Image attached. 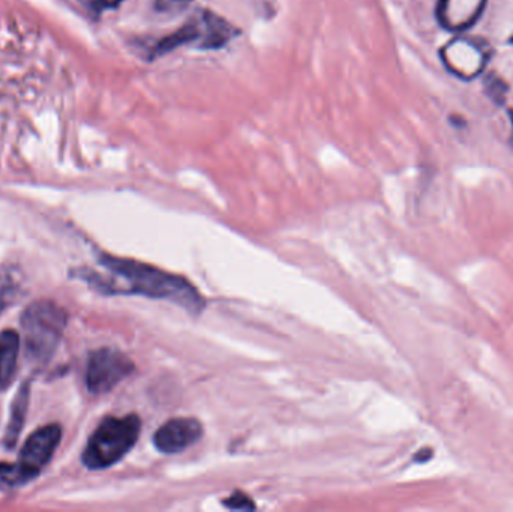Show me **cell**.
Here are the masks:
<instances>
[{"label":"cell","instance_id":"obj_6","mask_svg":"<svg viewBox=\"0 0 513 512\" xmlns=\"http://www.w3.org/2000/svg\"><path fill=\"white\" fill-rule=\"evenodd\" d=\"M492 56V49L486 41L473 37H458L441 49V59L447 70L464 80H471L482 74Z\"/></svg>","mask_w":513,"mask_h":512},{"label":"cell","instance_id":"obj_16","mask_svg":"<svg viewBox=\"0 0 513 512\" xmlns=\"http://www.w3.org/2000/svg\"><path fill=\"white\" fill-rule=\"evenodd\" d=\"M83 2L92 13L101 14L102 11L117 7L122 0H83Z\"/></svg>","mask_w":513,"mask_h":512},{"label":"cell","instance_id":"obj_20","mask_svg":"<svg viewBox=\"0 0 513 512\" xmlns=\"http://www.w3.org/2000/svg\"><path fill=\"white\" fill-rule=\"evenodd\" d=\"M512 43H513V37H512Z\"/></svg>","mask_w":513,"mask_h":512},{"label":"cell","instance_id":"obj_3","mask_svg":"<svg viewBox=\"0 0 513 512\" xmlns=\"http://www.w3.org/2000/svg\"><path fill=\"white\" fill-rule=\"evenodd\" d=\"M65 310L51 301L32 302L21 316L23 343L27 358L33 362H47L59 347L65 331Z\"/></svg>","mask_w":513,"mask_h":512},{"label":"cell","instance_id":"obj_7","mask_svg":"<svg viewBox=\"0 0 513 512\" xmlns=\"http://www.w3.org/2000/svg\"><path fill=\"white\" fill-rule=\"evenodd\" d=\"M60 439H62V427L59 424L44 425L30 434L21 449L17 463L30 478H36L53 457Z\"/></svg>","mask_w":513,"mask_h":512},{"label":"cell","instance_id":"obj_10","mask_svg":"<svg viewBox=\"0 0 513 512\" xmlns=\"http://www.w3.org/2000/svg\"><path fill=\"white\" fill-rule=\"evenodd\" d=\"M20 335L12 329L0 332V392L14 379L21 347Z\"/></svg>","mask_w":513,"mask_h":512},{"label":"cell","instance_id":"obj_1","mask_svg":"<svg viewBox=\"0 0 513 512\" xmlns=\"http://www.w3.org/2000/svg\"><path fill=\"white\" fill-rule=\"evenodd\" d=\"M99 263L114 277L125 281L126 287L123 293H135L147 298L170 299L194 314L200 313L206 304L198 290L179 275L168 274L147 263L122 259L110 254H101Z\"/></svg>","mask_w":513,"mask_h":512},{"label":"cell","instance_id":"obj_14","mask_svg":"<svg viewBox=\"0 0 513 512\" xmlns=\"http://www.w3.org/2000/svg\"><path fill=\"white\" fill-rule=\"evenodd\" d=\"M222 503H224V506H227L228 509H240V511L255 509V503L252 502L251 497L246 496L242 491H236V493L224 499Z\"/></svg>","mask_w":513,"mask_h":512},{"label":"cell","instance_id":"obj_11","mask_svg":"<svg viewBox=\"0 0 513 512\" xmlns=\"http://www.w3.org/2000/svg\"><path fill=\"white\" fill-rule=\"evenodd\" d=\"M29 395V383H24V385H21V388L18 389L17 395H15L14 401H12L11 418H9L5 433L6 448H12V446L17 443L21 428H23L24 421H26Z\"/></svg>","mask_w":513,"mask_h":512},{"label":"cell","instance_id":"obj_12","mask_svg":"<svg viewBox=\"0 0 513 512\" xmlns=\"http://www.w3.org/2000/svg\"><path fill=\"white\" fill-rule=\"evenodd\" d=\"M21 286L17 274L8 271H0V314L14 304L20 298Z\"/></svg>","mask_w":513,"mask_h":512},{"label":"cell","instance_id":"obj_18","mask_svg":"<svg viewBox=\"0 0 513 512\" xmlns=\"http://www.w3.org/2000/svg\"><path fill=\"white\" fill-rule=\"evenodd\" d=\"M432 452L434 451L429 448L422 449V451H419V454L414 457V461H417V463H426V461L431 460Z\"/></svg>","mask_w":513,"mask_h":512},{"label":"cell","instance_id":"obj_19","mask_svg":"<svg viewBox=\"0 0 513 512\" xmlns=\"http://www.w3.org/2000/svg\"><path fill=\"white\" fill-rule=\"evenodd\" d=\"M510 119H512V127H513V110H510Z\"/></svg>","mask_w":513,"mask_h":512},{"label":"cell","instance_id":"obj_13","mask_svg":"<svg viewBox=\"0 0 513 512\" xmlns=\"http://www.w3.org/2000/svg\"><path fill=\"white\" fill-rule=\"evenodd\" d=\"M32 481L20 464L0 463V491L12 490Z\"/></svg>","mask_w":513,"mask_h":512},{"label":"cell","instance_id":"obj_17","mask_svg":"<svg viewBox=\"0 0 513 512\" xmlns=\"http://www.w3.org/2000/svg\"><path fill=\"white\" fill-rule=\"evenodd\" d=\"M192 0H156V8L164 13H171V11H180L188 7Z\"/></svg>","mask_w":513,"mask_h":512},{"label":"cell","instance_id":"obj_5","mask_svg":"<svg viewBox=\"0 0 513 512\" xmlns=\"http://www.w3.org/2000/svg\"><path fill=\"white\" fill-rule=\"evenodd\" d=\"M135 370L134 362L122 352L102 347L90 353L86 368V385L92 394H105L116 388Z\"/></svg>","mask_w":513,"mask_h":512},{"label":"cell","instance_id":"obj_4","mask_svg":"<svg viewBox=\"0 0 513 512\" xmlns=\"http://www.w3.org/2000/svg\"><path fill=\"white\" fill-rule=\"evenodd\" d=\"M237 34L227 20L210 11H197L182 28L168 35L153 47V56H162L182 46L197 47L200 50L221 49Z\"/></svg>","mask_w":513,"mask_h":512},{"label":"cell","instance_id":"obj_9","mask_svg":"<svg viewBox=\"0 0 513 512\" xmlns=\"http://www.w3.org/2000/svg\"><path fill=\"white\" fill-rule=\"evenodd\" d=\"M485 5L486 0H440L437 19L447 31L462 32L479 20Z\"/></svg>","mask_w":513,"mask_h":512},{"label":"cell","instance_id":"obj_8","mask_svg":"<svg viewBox=\"0 0 513 512\" xmlns=\"http://www.w3.org/2000/svg\"><path fill=\"white\" fill-rule=\"evenodd\" d=\"M203 436V425L195 418H173L153 434V445L162 454H179Z\"/></svg>","mask_w":513,"mask_h":512},{"label":"cell","instance_id":"obj_2","mask_svg":"<svg viewBox=\"0 0 513 512\" xmlns=\"http://www.w3.org/2000/svg\"><path fill=\"white\" fill-rule=\"evenodd\" d=\"M141 419L135 413L108 416L90 436L83 452L84 466L92 470L107 469L122 460L138 442Z\"/></svg>","mask_w":513,"mask_h":512},{"label":"cell","instance_id":"obj_15","mask_svg":"<svg viewBox=\"0 0 513 512\" xmlns=\"http://www.w3.org/2000/svg\"><path fill=\"white\" fill-rule=\"evenodd\" d=\"M485 89L492 100L497 101V103H503L504 94H506L507 91L503 80L495 76H488V79L485 80Z\"/></svg>","mask_w":513,"mask_h":512}]
</instances>
